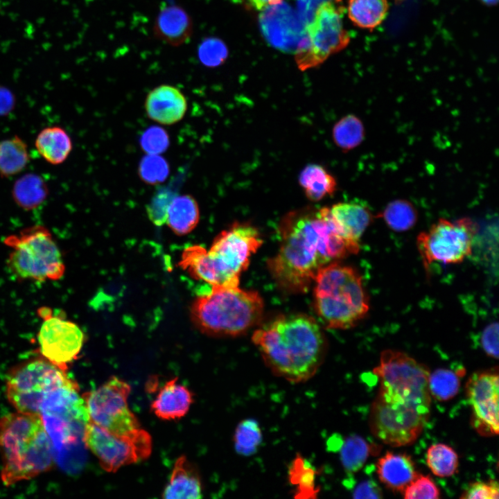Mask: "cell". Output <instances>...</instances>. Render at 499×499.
Listing matches in <instances>:
<instances>
[{
    "label": "cell",
    "instance_id": "46",
    "mask_svg": "<svg viewBox=\"0 0 499 499\" xmlns=\"http://www.w3.org/2000/svg\"><path fill=\"white\" fill-rule=\"evenodd\" d=\"M283 0H247L251 6L258 10H263L268 6L277 4Z\"/></svg>",
    "mask_w": 499,
    "mask_h": 499
},
{
    "label": "cell",
    "instance_id": "44",
    "mask_svg": "<svg viewBox=\"0 0 499 499\" xmlns=\"http://www.w3.org/2000/svg\"><path fill=\"white\" fill-rule=\"evenodd\" d=\"M356 498H381L382 491L378 484L372 480L361 482L353 492Z\"/></svg>",
    "mask_w": 499,
    "mask_h": 499
},
{
    "label": "cell",
    "instance_id": "26",
    "mask_svg": "<svg viewBox=\"0 0 499 499\" xmlns=\"http://www.w3.org/2000/svg\"><path fill=\"white\" fill-rule=\"evenodd\" d=\"M11 193L18 207L25 211H31L44 202L49 195V188L42 176L28 173L15 182Z\"/></svg>",
    "mask_w": 499,
    "mask_h": 499
},
{
    "label": "cell",
    "instance_id": "3",
    "mask_svg": "<svg viewBox=\"0 0 499 499\" xmlns=\"http://www.w3.org/2000/svg\"><path fill=\"white\" fill-rule=\"evenodd\" d=\"M252 340L270 371L291 383L313 377L326 351L324 333L306 314L280 315L257 329Z\"/></svg>",
    "mask_w": 499,
    "mask_h": 499
},
{
    "label": "cell",
    "instance_id": "29",
    "mask_svg": "<svg viewBox=\"0 0 499 499\" xmlns=\"http://www.w3.org/2000/svg\"><path fill=\"white\" fill-rule=\"evenodd\" d=\"M388 8L387 0H349L347 12L357 26L371 30L383 22Z\"/></svg>",
    "mask_w": 499,
    "mask_h": 499
},
{
    "label": "cell",
    "instance_id": "41",
    "mask_svg": "<svg viewBox=\"0 0 499 499\" xmlns=\"http://www.w3.org/2000/svg\"><path fill=\"white\" fill-rule=\"evenodd\" d=\"M499 486L497 481L490 480L487 482L477 481L467 485L462 492L461 499H497Z\"/></svg>",
    "mask_w": 499,
    "mask_h": 499
},
{
    "label": "cell",
    "instance_id": "47",
    "mask_svg": "<svg viewBox=\"0 0 499 499\" xmlns=\"http://www.w3.org/2000/svg\"><path fill=\"white\" fill-rule=\"evenodd\" d=\"M483 3L489 6H493L498 3V0H481Z\"/></svg>",
    "mask_w": 499,
    "mask_h": 499
},
{
    "label": "cell",
    "instance_id": "45",
    "mask_svg": "<svg viewBox=\"0 0 499 499\" xmlns=\"http://www.w3.org/2000/svg\"><path fill=\"white\" fill-rule=\"evenodd\" d=\"M16 98L8 87L0 85V116L8 115L15 108Z\"/></svg>",
    "mask_w": 499,
    "mask_h": 499
},
{
    "label": "cell",
    "instance_id": "27",
    "mask_svg": "<svg viewBox=\"0 0 499 499\" xmlns=\"http://www.w3.org/2000/svg\"><path fill=\"white\" fill-rule=\"evenodd\" d=\"M299 184L306 197L312 202H318L331 196L337 188L335 177L322 166L310 164L301 171Z\"/></svg>",
    "mask_w": 499,
    "mask_h": 499
},
{
    "label": "cell",
    "instance_id": "24",
    "mask_svg": "<svg viewBox=\"0 0 499 499\" xmlns=\"http://www.w3.org/2000/svg\"><path fill=\"white\" fill-rule=\"evenodd\" d=\"M35 146L46 162L60 165L69 156L73 144L67 132L60 126L54 125L44 128L38 133Z\"/></svg>",
    "mask_w": 499,
    "mask_h": 499
},
{
    "label": "cell",
    "instance_id": "17",
    "mask_svg": "<svg viewBox=\"0 0 499 499\" xmlns=\"http://www.w3.org/2000/svg\"><path fill=\"white\" fill-rule=\"evenodd\" d=\"M259 23L266 40L283 51L296 53L306 44V24L283 1L261 10Z\"/></svg>",
    "mask_w": 499,
    "mask_h": 499
},
{
    "label": "cell",
    "instance_id": "43",
    "mask_svg": "<svg viewBox=\"0 0 499 499\" xmlns=\"http://www.w3.org/2000/svg\"><path fill=\"white\" fill-rule=\"evenodd\" d=\"M340 0H297V13L306 25L309 23L317 8L326 3H338Z\"/></svg>",
    "mask_w": 499,
    "mask_h": 499
},
{
    "label": "cell",
    "instance_id": "40",
    "mask_svg": "<svg viewBox=\"0 0 499 499\" xmlns=\"http://www.w3.org/2000/svg\"><path fill=\"white\" fill-rule=\"evenodd\" d=\"M140 145L148 155H159L166 150L169 146L167 132L157 126L148 128L140 139Z\"/></svg>",
    "mask_w": 499,
    "mask_h": 499
},
{
    "label": "cell",
    "instance_id": "31",
    "mask_svg": "<svg viewBox=\"0 0 499 499\" xmlns=\"http://www.w3.org/2000/svg\"><path fill=\"white\" fill-rule=\"evenodd\" d=\"M333 139L344 152L357 147L363 140L365 130L357 116L349 114L340 119L333 128Z\"/></svg>",
    "mask_w": 499,
    "mask_h": 499
},
{
    "label": "cell",
    "instance_id": "30",
    "mask_svg": "<svg viewBox=\"0 0 499 499\" xmlns=\"http://www.w3.org/2000/svg\"><path fill=\"white\" fill-rule=\"evenodd\" d=\"M464 371H455L448 369H437L428 378V387L431 397L439 401L454 398L460 387V378Z\"/></svg>",
    "mask_w": 499,
    "mask_h": 499
},
{
    "label": "cell",
    "instance_id": "22",
    "mask_svg": "<svg viewBox=\"0 0 499 499\" xmlns=\"http://www.w3.org/2000/svg\"><path fill=\"white\" fill-rule=\"evenodd\" d=\"M155 36L173 46L187 42L193 33V22L180 6H169L158 14L153 27Z\"/></svg>",
    "mask_w": 499,
    "mask_h": 499
},
{
    "label": "cell",
    "instance_id": "37",
    "mask_svg": "<svg viewBox=\"0 0 499 499\" xmlns=\"http://www.w3.org/2000/svg\"><path fill=\"white\" fill-rule=\"evenodd\" d=\"M198 55L200 62L204 66L215 67L225 62L227 57V49L220 39L207 38L199 45Z\"/></svg>",
    "mask_w": 499,
    "mask_h": 499
},
{
    "label": "cell",
    "instance_id": "33",
    "mask_svg": "<svg viewBox=\"0 0 499 499\" xmlns=\"http://www.w3.org/2000/svg\"><path fill=\"white\" fill-rule=\"evenodd\" d=\"M386 224L396 231H404L416 223L417 214L412 204L407 200H396L390 202L381 214Z\"/></svg>",
    "mask_w": 499,
    "mask_h": 499
},
{
    "label": "cell",
    "instance_id": "12",
    "mask_svg": "<svg viewBox=\"0 0 499 499\" xmlns=\"http://www.w3.org/2000/svg\"><path fill=\"white\" fill-rule=\"evenodd\" d=\"M306 44L295 53L296 63L301 71L317 67L330 55L344 49L350 41L338 3L320 6L306 25Z\"/></svg>",
    "mask_w": 499,
    "mask_h": 499
},
{
    "label": "cell",
    "instance_id": "20",
    "mask_svg": "<svg viewBox=\"0 0 499 499\" xmlns=\"http://www.w3.org/2000/svg\"><path fill=\"white\" fill-rule=\"evenodd\" d=\"M177 377L167 380L159 389L150 409L158 418L174 420L183 417L193 401L192 392L177 383Z\"/></svg>",
    "mask_w": 499,
    "mask_h": 499
},
{
    "label": "cell",
    "instance_id": "5",
    "mask_svg": "<svg viewBox=\"0 0 499 499\" xmlns=\"http://www.w3.org/2000/svg\"><path fill=\"white\" fill-rule=\"evenodd\" d=\"M1 478L6 486L51 470L55 459L41 417L17 412L0 418Z\"/></svg>",
    "mask_w": 499,
    "mask_h": 499
},
{
    "label": "cell",
    "instance_id": "23",
    "mask_svg": "<svg viewBox=\"0 0 499 499\" xmlns=\"http://www.w3.org/2000/svg\"><path fill=\"white\" fill-rule=\"evenodd\" d=\"M202 494V484L197 469L186 456L179 457L162 492V498H200Z\"/></svg>",
    "mask_w": 499,
    "mask_h": 499
},
{
    "label": "cell",
    "instance_id": "21",
    "mask_svg": "<svg viewBox=\"0 0 499 499\" xmlns=\"http://www.w3.org/2000/svg\"><path fill=\"white\" fill-rule=\"evenodd\" d=\"M376 466L380 481L387 489L401 493L418 475L414 461L405 453L387 451Z\"/></svg>",
    "mask_w": 499,
    "mask_h": 499
},
{
    "label": "cell",
    "instance_id": "2",
    "mask_svg": "<svg viewBox=\"0 0 499 499\" xmlns=\"http://www.w3.org/2000/svg\"><path fill=\"white\" fill-rule=\"evenodd\" d=\"M279 232V250L268 267L277 283L292 292L306 291L322 268L360 250L338 231L329 207L288 212L281 220Z\"/></svg>",
    "mask_w": 499,
    "mask_h": 499
},
{
    "label": "cell",
    "instance_id": "1",
    "mask_svg": "<svg viewBox=\"0 0 499 499\" xmlns=\"http://www.w3.org/2000/svg\"><path fill=\"white\" fill-rule=\"evenodd\" d=\"M373 372L379 387L369 414L372 435L392 447L413 444L430 416L428 367L402 351L386 349Z\"/></svg>",
    "mask_w": 499,
    "mask_h": 499
},
{
    "label": "cell",
    "instance_id": "18",
    "mask_svg": "<svg viewBox=\"0 0 499 499\" xmlns=\"http://www.w3.org/2000/svg\"><path fill=\"white\" fill-rule=\"evenodd\" d=\"M187 100L177 87L161 85L152 89L145 100L148 116L161 125H173L181 121L187 110Z\"/></svg>",
    "mask_w": 499,
    "mask_h": 499
},
{
    "label": "cell",
    "instance_id": "38",
    "mask_svg": "<svg viewBox=\"0 0 499 499\" xmlns=\"http://www.w3.org/2000/svg\"><path fill=\"white\" fill-rule=\"evenodd\" d=\"M405 499L439 498L440 491L432 478L418 473L401 493Z\"/></svg>",
    "mask_w": 499,
    "mask_h": 499
},
{
    "label": "cell",
    "instance_id": "39",
    "mask_svg": "<svg viewBox=\"0 0 499 499\" xmlns=\"http://www.w3.org/2000/svg\"><path fill=\"white\" fill-rule=\"evenodd\" d=\"M175 195L171 190L161 189L146 206L148 216L155 225L161 226L166 223L169 205Z\"/></svg>",
    "mask_w": 499,
    "mask_h": 499
},
{
    "label": "cell",
    "instance_id": "13",
    "mask_svg": "<svg viewBox=\"0 0 499 499\" xmlns=\"http://www.w3.org/2000/svg\"><path fill=\"white\" fill-rule=\"evenodd\" d=\"M476 232V225L469 218L453 222L439 219L417 236V245L424 266L435 261L460 263L471 254Z\"/></svg>",
    "mask_w": 499,
    "mask_h": 499
},
{
    "label": "cell",
    "instance_id": "19",
    "mask_svg": "<svg viewBox=\"0 0 499 499\" xmlns=\"http://www.w3.org/2000/svg\"><path fill=\"white\" fill-rule=\"evenodd\" d=\"M329 213L341 234L349 241L358 245L373 218L367 206L355 201L336 203L329 207Z\"/></svg>",
    "mask_w": 499,
    "mask_h": 499
},
{
    "label": "cell",
    "instance_id": "28",
    "mask_svg": "<svg viewBox=\"0 0 499 499\" xmlns=\"http://www.w3.org/2000/svg\"><path fill=\"white\" fill-rule=\"evenodd\" d=\"M30 161L25 141L18 135L0 141V176L10 177L22 172Z\"/></svg>",
    "mask_w": 499,
    "mask_h": 499
},
{
    "label": "cell",
    "instance_id": "32",
    "mask_svg": "<svg viewBox=\"0 0 499 499\" xmlns=\"http://www.w3.org/2000/svg\"><path fill=\"white\" fill-rule=\"evenodd\" d=\"M426 463L432 473L446 478L454 475L459 466L457 453L444 444L431 445L427 450Z\"/></svg>",
    "mask_w": 499,
    "mask_h": 499
},
{
    "label": "cell",
    "instance_id": "11",
    "mask_svg": "<svg viewBox=\"0 0 499 499\" xmlns=\"http://www.w3.org/2000/svg\"><path fill=\"white\" fill-rule=\"evenodd\" d=\"M83 440L102 469L109 473L148 459L152 447L150 435L141 427L117 434L90 421L85 426Z\"/></svg>",
    "mask_w": 499,
    "mask_h": 499
},
{
    "label": "cell",
    "instance_id": "16",
    "mask_svg": "<svg viewBox=\"0 0 499 499\" xmlns=\"http://www.w3.org/2000/svg\"><path fill=\"white\" fill-rule=\"evenodd\" d=\"M498 369L473 374L466 384V395L471 408V425L484 437L498 434Z\"/></svg>",
    "mask_w": 499,
    "mask_h": 499
},
{
    "label": "cell",
    "instance_id": "42",
    "mask_svg": "<svg viewBox=\"0 0 499 499\" xmlns=\"http://www.w3.org/2000/svg\"><path fill=\"white\" fill-rule=\"evenodd\" d=\"M480 343L484 351L491 358H498V324L493 322L483 330Z\"/></svg>",
    "mask_w": 499,
    "mask_h": 499
},
{
    "label": "cell",
    "instance_id": "34",
    "mask_svg": "<svg viewBox=\"0 0 499 499\" xmlns=\"http://www.w3.org/2000/svg\"><path fill=\"white\" fill-rule=\"evenodd\" d=\"M369 444L362 437L353 435L344 441L341 450V461L345 470L354 473L360 470L371 453Z\"/></svg>",
    "mask_w": 499,
    "mask_h": 499
},
{
    "label": "cell",
    "instance_id": "7",
    "mask_svg": "<svg viewBox=\"0 0 499 499\" xmlns=\"http://www.w3.org/2000/svg\"><path fill=\"white\" fill-rule=\"evenodd\" d=\"M314 281L316 313L328 329L351 328L367 314L369 299L353 268L332 262L317 272Z\"/></svg>",
    "mask_w": 499,
    "mask_h": 499
},
{
    "label": "cell",
    "instance_id": "10",
    "mask_svg": "<svg viewBox=\"0 0 499 499\" xmlns=\"http://www.w3.org/2000/svg\"><path fill=\"white\" fill-rule=\"evenodd\" d=\"M73 380L42 356L20 362L8 372L6 392L17 412L39 414L46 396Z\"/></svg>",
    "mask_w": 499,
    "mask_h": 499
},
{
    "label": "cell",
    "instance_id": "4",
    "mask_svg": "<svg viewBox=\"0 0 499 499\" xmlns=\"http://www.w3.org/2000/svg\"><path fill=\"white\" fill-rule=\"evenodd\" d=\"M262 243L254 226L235 222L216 236L209 250L197 245L186 248L179 265L211 286H237L240 274Z\"/></svg>",
    "mask_w": 499,
    "mask_h": 499
},
{
    "label": "cell",
    "instance_id": "25",
    "mask_svg": "<svg viewBox=\"0 0 499 499\" xmlns=\"http://www.w3.org/2000/svg\"><path fill=\"white\" fill-rule=\"evenodd\" d=\"M200 209L196 200L191 195H175L170 202L166 223L177 235L192 231L199 222Z\"/></svg>",
    "mask_w": 499,
    "mask_h": 499
},
{
    "label": "cell",
    "instance_id": "35",
    "mask_svg": "<svg viewBox=\"0 0 499 499\" xmlns=\"http://www.w3.org/2000/svg\"><path fill=\"white\" fill-rule=\"evenodd\" d=\"M169 174L166 160L159 155H147L139 165V175L146 184L155 185L166 180Z\"/></svg>",
    "mask_w": 499,
    "mask_h": 499
},
{
    "label": "cell",
    "instance_id": "15",
    "mask_svg": "<svg viewBox=\"0 0 499 499\" xmlns=\"http://www.w3.org/2000/svg\"><path fill=\"white\" fill-rule=\"evenodd\" d=\"M38 313L43 320L37 335L40 354L67 371L82 349L84 333L76 323L53 314L49 308H40Z\"/></svg>",
    "mask_w": 499,
    "mask_h": 499
},
{
    "label": "cell",
    "instance_id": "9",
    "mask_svg": "<svg viewBox=\"0 0 499 499\" xmlns=\"http://www.w3.org/2000/svg\"><path fill=\"white\" fill-rule=\"evenodd\" d=\"M11 250L7 265L21 280L57 281L62 277L65 265L51 233L42 225L24 229L4 238Z\"/></svg>",
    "mask_w": 499,
    "mask_h": 499
},
{
    "label": "cell",
    "instance_id": "6",
    "mask_svg": "<svg viewBox=\"0 0 499 499\" xmlns=\"http://www.w3.org/2000/svg\"><path fill=\"white\" fill-rule=\"evenodd\" d=\"M264 303L256 291L237 286H212L209 292L193 301L191 315L204 333L237 336L247 332L261 319Z\"/></svg>",
    "mask_w": 499,
    "mask_h": 499
},
{
    "label": "cell",
    "instance_id": "36",
    "mask_svg": "<svg viewBox=\"0 0 499 499\" xmlns=\"http://www.w3.org/2000/svg\"><path fill=\"white\" fill-rule=\"evenodd\" d=\"M261 441V432L255 421L245 420L238 426L234 443L238 453L250 455L255 451Z\"/></svg>",
    "mask_w": 499,
    "mask_h": 499
},
{
    "label": "cell",
    "instance_id": "14",
    "mask_svg": "<svg viewBox=\"0 0 499 499\" xmlns=\"http://www.w3.org/2000/svg\"><path fill=\"white\" fill-rule=\"evenodd\" d=\"M131 387L113 376L98 387L82 396L89 421L114 433L122 434L139 428V421L130 410L128 400Z\"/></svg>",
    "mask_w": 499,
    "mask_h": 499
},
{
    "label": "cell",
    "instance_id": "8",
    "mask_svg": "<svg viewBox=\"0 0 499 499\" xmlns=\"http://www.w3.org/2000/svg\"><path fill=\"white\" fill-rule=\"evenodd\" d=\"M51 439L55 459L63 466L71 462L72 455L83 440L89 415L77 384L72 381L49 394L39 411Z\"/></svg>",
    "mask_w": 499,
    "mask_h": 499
}]
</instances>
